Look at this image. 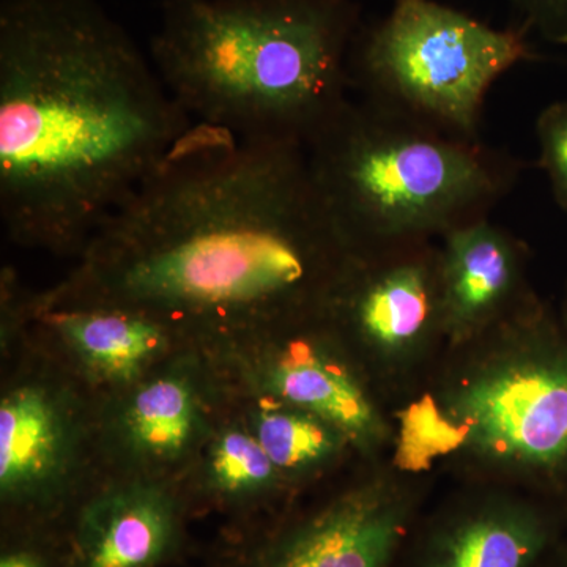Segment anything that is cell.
<instances>
[{
	"instance_id": "19",
	"label": "cell",
	"mask_w": 567,
	"mask_h": 567,
	"mask_svg": "<svg viewBox=\"0 0 567 567\" xmlns=\"http://www.w3.org/2000/svg\"><path fill=\"white\" fill-rule=\"evenodd\" d=\"M17 540L3 548L0 567H69L66 551L50 544V529L17 528Z\"/></svg>"
},
{
	"instance_id": "10",
	"label": "cell",
	"mask_w": 567,
	"mask_h": 567,
	"mask_svg": "<svg viewBox=\"0 0 567 567\" xmlns=\"http://www.w3.org/2000/svg\"><path fill=\"white\" fill-rule=\"evenodd\" d=\"M412 525L406 496L361 484L241 540L218 567H398Z\"/></svg>"
},
{
	"instance_id": "1",
	"label": "cell",
	"mask_w": 567,
	"mask_h": 567,
	"mask_svg": "<svg viewBox=\"0 0 567 567\" xmlns=\"http://www.w3.org/2000/svg\"><path fill=\"white\" fill-rule=\"evenodd\" d=\"M350 257L303 144L194 123L40 293L136 309L205 341L322 315Z\"/></svg>"
},
{
	"instance_id": "16",
	"label": "cell",
	"mask_w": 567,
	"mask_h": 567,
	"mask_svg": "<svg viewBox=\"0 0 567 567\" xmlns=\"http://www.w3.org/2000/svg\"><path fill=\"white\" fill-rule=\"evenodd\" d=\"M183 484L193 507L210 505L244 514L259 511L287 487L226 395L212 434Z\"/></svg>"
},
{
	"instance_id": "12",
	"label": "cell",
	"mask_w": 567,
	"mask_h": 567,
	"mask_svg": "<svg viewBox=\"0 0 567 567\" xmlns=\"http://www.w3.org/2000/svg\"><path fill=\"white\" fill-rule=\"evenodd\" d=\"M324 315L382 352L410 349L443 328L440 251L415 241L352 254Z\"/></svg>"
},
{
	"instance_id": "3",
	"label": "cell",
	"mask_w": 567,
	"mask_h": 567,
	"mask_svg": "<svg viewBox=\"0 0 567 567\" xmlns=\"http://www.w3.org/2000/svg\"><path fill=\"white\" fill-rule=\"evenodd\" d=\"M354 0H163L153 65L194 123L308 144L352 96Z\"/></svg>"
},
{
	"instance_id": "11",
	"label": "cell",
	"mask_w": 567,
	"mask_h": 567,
	"mask_svg": "<svg viewBox=\"0 0 567 567\" xmlns=\"http://www.w3.org/2000/svg\"><path fill=\"white\" fill-rule=\"evenodd\" d=\"M24 333L61 358L96 394L111 395L140 382L188 344L174 324L136 309L54 303L29 293Z\"/></svg>"
},
{
	"instance_id": "2",
	"label": "cell",
	"mask_w": 567,
	"mask_h": 567,
	"mask_svg": "<svg viewBox=\"0 0 567 567\" xmlns=\"http://www.w3.org/2000/svg\"><path fill=\"white\" fill-rule=\"evenodd\" d=\"M194 122L96 0L0 3V218L76 259Z\"/></svg>"
},
{
	"instance_id": "9",
	"label": "cell",
	"mask_w": 567,
	"mask_h": 567,
	"mask_svg": "<svg viewBox=\"0 0 567 567\" xmlns=\"http://www.w3.org/2000/svg\"><path fill=\"white\" fill-rule=\"evenodd\" d=\"M223 402L221 386L203 350L188 342L133 386L102 398L104 475L183 483Z\"/></svg>"
},
{
	"instance_id": "6",
	"label": "cell",
	"mask_w": 567,
	"mask_h": 567,
	"mask_svg": "<svg viewBox=\"0 0 567 567\" xmlns=\"http://www.w3.org/2000/svg\"><path fill=\"white\" fill-rule=\"evenodd\" d=\"M11 368L0 394V505L17 528L69 520L104 476L102 395L28 334L2 341Z\"/></svg>"
},
{
	"instance_id": "5",
	"label": "cell",
	"mask_w": 567,
	"mask_h": 567,
	"mask_svg": "<svg viewBox=\"0 0 567 567\" xmlns=\"http://www.w3.org/2000/svg\"><path fill=\"white\" fill-rule=\"evenodd\" d=\"M524 25L495 29L435 0H394L374 25H361L350 52L361 99L480 140L487 93L518 63L536 59Z\"/></svg>"
},
{
	"instance_id": "14",
	"label": "cell",
	"mask_w": 567,
	"mask_h": 567,
	"mask_svg": "<svg viewBox=\"0 0 567 567\" xmlns=\"http://www.w3.org/2000/svg\"><path fill=\"white\" fill-rule=\"evenodd\" d=\"M558 506L491 502L450 514L417 537L405 567H540L559 546Z\"/></svg>"
},
{
	"instance_id": "17",
	"label": "cell",
	"mask_w": 567,
	"mask_h": 567,
	"mask_svg": "<svg viewBox=\"0 0 567 567\" xmlns=\"http://www.w3.org/2000/svg\"><path fill=\"white\" fill-rule=\"evenodd\" d=\"M223 393L287 486L331 464L346 446H352L333 425L297 406L256 395Z\"/></svg>"
},
{
	"instance_id": "13",
	"label": "cell",
	"mask_w": 567,
	"mask_h": 567,
	"mask_svg": "<svg viewBox=\"0 0 567 567\" xmlns=\"http://www.w3.org/2000/svg\"><path fill=\"white\" fill-rule=\"evenodd\" d=\"M192 509L181 481L106 475L65 522L69 567H162Z\"/></svg>"
},
{
	"instance_id": "18",
	"label": "cell",
	"mask_w": 567,
	"mask_h": 567,
	"mask_svg": "<svg viewBox=\"0 0 567 567\" xmlns=\"http://www.w3.org/2000/svg\"><path fill=\"white\" fill-rule=\"evenodd\" d=\"M539 166L550 182L551 193L567 212V102L548 104L536 121Z\"/></svg>"
},
{
	"instance_id": "20",
	"label": "cell",
	"mask_w": 567,
	"mask_h": 567,
	"mask_svg": "<svg viewBox=\"0 0 567 567\" xmlns=\"http://www.w3.org/2000/svg\"><path fill=\"white\" fill-rule=\"evenodd\" d=\"M522 25L550 43L567 44V0H509Z\"/></svg>"
},
{
	"instance_id": "15",
	"label": "cell",
	"mask_w": 567,
	"mask_h": 567,
	"mask_svg": "<svg viewBox=\"0 0 567 567\" xmlns=\"http://www.w3.org/2000/svg\"><path fill=\"white\" fill-rule=\"evenodd\" d=\"M522 249L487 218L443 237L440 249L443 330L464 338L494 322L520 293Z\"/></svg>"
},
{
	"instance_id": "7",
	"label": "cell",
	"mask_w": 567,
	"mask_h": 567,
	"mask_svg": "<svg viewBox=\"0 0 567 567\" xmlns=\"http://www.w3.org/2000/svg\"><path fill=\"white\" fill-rule=\"evenodd\" d=\"M517 324L516 358L462 383L446 416L458 442L539 477L567 511V338L536 306Z\"/></svg>"
},
{
	"instance_id": "21",
	"label": "cell",
	"mask_w": 567,
	"mask_h": 567,
	"mask_svg": "<svg viewBox=\"0 0 567 567\" xmlns=\"http://www.w3.org/2000/svg\"><path fill=\"white\" fill-rule=\"evenodd\" d=\"M540 567H567V548L559 544Z\"/></svg>"
},
{
	"instance_id": "4",
	"label": "cell",
	"mask_w": 567,
	"mask_h": 567,
	"mask_svg": "<svg viewBox=\"0 0 567 567\" xmlns=\"http://www.w3.org/2000/svg\"><path fill=\"white\" fill-rule=\"evenodd\" d=\"M305 147L352 254L429 241L487 218L525 169L481 140L453 136L361 96Z\"/></svg>"
},
{
	"instance_id": "8",
	"label": "cell",
	"mask_w": 567,
	"mask_h": 567,
	"mask_svg": "<svg viewBox=\"0 0 567 567\" xmlns=\"http://www.w3.org/2000/svg\"><path fill=\"white\" fill-rule=\"evenodd\" d=\"M334 324L322 312L194 342L226 393L297 406L364 450L382 439L385 427L360 380L334 353Z\"/></svg>"
}]
</instances>
